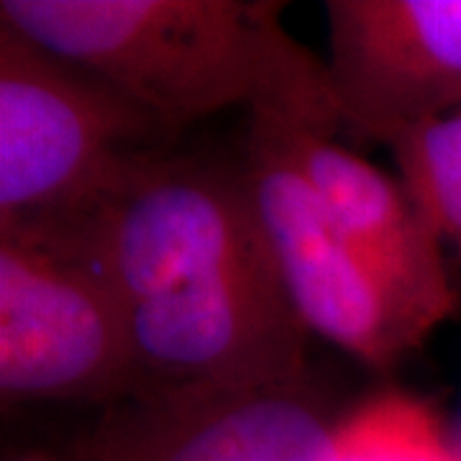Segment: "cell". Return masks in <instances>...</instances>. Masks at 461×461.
<instances>
[{
	"label": "cell",
	"mask_w": 461,
	"mask_h": 461,
	"mask_svg": "<svg viewBox=\"0 0 461 461\" xmlns=\"http://www.w3.org/2000/svg\"><path fill=\"white\" fill-rule=\"evenodd\" d=\"M269 118L277 121L295 165L341 239L426 329L441 326L456 308V290L446 272L444 247L405 185L336 144L333 133L287 115Z\"/></svg>",
	"instance_id": "8"
},
{
	"label": "cell",
	"mask_w": 461,
	"mask_h": 461,
	"mask_svg": "<svg viewBox=\"0 0 461 461\" xmlns=\"http://www.w3.org/2000/svg\"><path fill=\"white\" fill-rule=\"evenodd\" d=\"M133 393L123 311L83 244L59 229H0V397L98 405Z\"/></svg>",
	"instance_id": "4"
},
{
	"label": "cell",
	"mask_w": 461,
	"mask_h": 461,
	"mask_svg": "<svg viewBox=\"0 0 461 461\" xmlns=\"http://www.w3.org/2000/svg\"><path fill=\"white\" fill-rule=\"evenodd\" d=\"M339 420L308 379L133 395L103 408L72 461H329Z\"/></svg>",
	"instance_id": "6"
},
{
	"label": "cell",
	"mask_w": 461,
	"mask_h": 461,
	"mask_svg": "<svg viewBox=\"0 0 461 461\" xmlns=\"http://www.w3.org/2000/svg\"><path fill=\"white\" fill-rule=\"evenodd\" d=\"M387 147L400 182L441 247L461 254V111L400 133Z\"/></svg>",
	"instance_id": "10"
},
{
	"label": "cell",
	"mask_w": 461,
	"mask_h": 461,
	"mask_svg": "<svg viewBox=\"0 0 461 461\" xmlns=\"http://www.w3.org/2000/svg\"><path fill=\"white\" fill-rule=\"evenodd\" d=\"M3 461H72L67 454H50V451H16Z\"/></svg>",
	"instance_id": "11"
},
{
	"label": "cell",
	"mask_w": 461,
	"mask_h": 461,
	"mask_svg": "<svg viewBox=\"0 0 461 461\" xmlns=\"http://www.w3.org/2000/svg\"><path fill=\"white\" fill-rule=\"evenodd\" d=\"M329 461H461V451L430 405L390 393L339 420Z\"/></svg>",
	"instance_id": "9"
},
{
	"label": "cell",
	"mask_w": 461,
	"mask_h": 461,
	"mask_svg": "<svg viewBox=\"0 0 461 461\" xmlns=\"http://www.w3.org/2000/svg\"><path fill=\"white\" fill-rule=\"evenodd\" d=\"M167 123L0 21V229H62L129 167L175 149Z\"/></svg>",
	"instance_id": "3"
},
{
	"label": "cell",
	"mask_w": 461,
	"mask_h": 461,
	"mask_svg": "<svg viewBox=\"0 0 461 461\" xmlns=\"http://www.w3.org/2000/svg\"><path fill=\"white\" fill-rule=\"evenodd\" d=\"M126 318L133 395L305 377L311 330L282 282L241 167L151 154L65 226Z\"/></svg>",
	"instance_id": "1"
},
{
	"label": "cell",
	"mask_w": 461,
	"mask_h": 461,
	"mask_svg": "<svg viewBox=\"0 0 461 461\" xmlns=\"http://www.w3.org/2000/svg\"><path fill=\"white\" fill-rule=\"evenodd\" d=\"M269 0H3L0 21L90 69L180 133L244 105L321 131L344 123L329 65Z\"/></svg>",
	"instance_id": "2"
},
{
	"label": "cell",
	"mask_w": 461,
	"mask_h": 461,
	"mask_svg": "<svg viewBox=\"0 0 461 461\" xmlns=\"http://www.w3.org/2000/svg\"><path fill=\"white\" fill-rule=\"evenodd\" d=\"M244 180L282 282L311 333L375 369L395 366L430 330L341 239L269 115H249Z\"/></svg>",
	"instance_id": "5"
},
{
	"label": "cell",
	"mask_w": 461,
	"mask_h": 461,
	"mask_svg": "<svg viewBox=\"0 0 461 461\" xmlns=\"http://www.w3.org/2000/svg\"><path fill=\"white\" fill-rule=\"evenodd\" d=\"M341 121L375 141L461 111V0H329Z\"/></svg>",
	"instance_id": "7"
}]
</instances>
